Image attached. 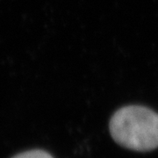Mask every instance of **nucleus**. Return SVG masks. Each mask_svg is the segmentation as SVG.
Segmentation results:
<instances>
[{
  "label": "nucleus",
  "mask_w": 158,
  "mask_h": 158,
  "mask_svg": "<svg viewBox=\"0 0 158 158\" xmlns=\"http://www.w3.org/2000/svg\"><path fill=\"white\" fill-rule=\"evenodd\" d=\"M110 133L118 145L139 152L158 148V113L141 106H127L113 115Z\"/></svg>",
  "instance_id": "1"
},
{
  "label": "nucleus",
  "mask_w": 158,
  "mask_h": 158,
  "mask_svg": "<svg viewBox=\"0 0 158 158\" xmlns=\"http://www.w3.org/2000/svg\"><path fill=\"white\" fill-rule=\"evenodd\" d=\"M11 158H54L49 153L41 149H32L19 153Z\"/></svg>",
  "instance_id": "2"
}]
</instances>
